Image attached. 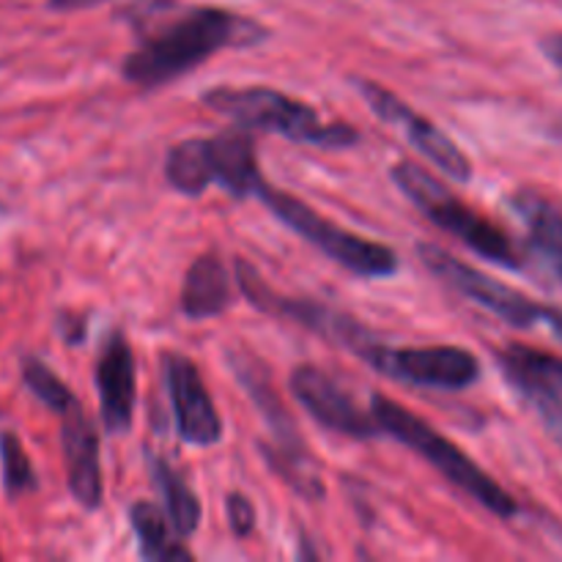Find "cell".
Listing matches in <instances>:
<instances>
[{
	"mask_svg": "<svg viewBox=\"0 0 562 562\" xmlns=\"http://www.w3.org/2000/svg\"><path fill=\"white\" fill-rule=\"evenodd\" d=\"M263 38V27L234 11L198 5L148 33L121 64L126 82L157 88L179 80L214 53L228 47H250Z\"/></svg>",
	"mask_w": 562,
	"mask_h": 562,
	"instance_id": "cell-1",
	"label": "cell"
},
{
	"mask_svg": "<svg viewBox=\"0 0 562 562\" xmlns=\"http://www.w3.org/2000/svg\"><path fill=\"white\" fill-rule=\"evenodd\" d=\"M214 113L236 121L245 130H261L269 135L289 137L302 146L349 148L360 140V132L349 124H324L311 104L274 91L267 86H217L201 97Z\"/></svg>",
	"mask_w": 562,
	"mask_h": 562,
	"instance_id": "cell-2",
	"label": "cell"
},
{
	"mask_svg": "<svg viewBox=\"0 0 562 562\" xmlns=\"http://www.w3.org/2000/svg\"><path fill=\"white\" fill-rule=\"evenodd\" d=\"M371 412L384 434H390V437L398 439L401 445L415 450V453L420 456V459H426L445 481L453 483V486L461 488L464 494H470V497L475 499L477 505H483L488 514L499 516V519H510V516L519 514L516 499L510 497V494L505 492L481 464H475L459 445L450 442V439L445 437V434H439L434 426H428L423 417L412 415L406 406H401L398 401L387 398V395L382 393H376L371 398Z\"/></svg>",
	"mask_w": 562,
	"mask_h": 562,
	"instance_id": "cell-3",
	"label": "cell"
},
{
	"mask_svg": "<svg viewBox=\"0 0 562 562\" xmlns=\"http://www.w3.org/2000/svg\"><path fill=\"white\" fill-rule=\"evenodd\" d=\"M165 179L176 192L190 198L203 195L212 184L234 198H258L267 184L258 168L256 140L245 126L170 146L165 154Z\"/></svg>",
	"mask_w": 562,
	"mask_h": 562,
	"instance_id": "cell-4",
	"label": "cell"
},
{
	"mask_svg": "<svg viewBox=\"0 0 562 562\" xmlns=\"http://www.w3.org/2000/svg\"><path fill=\"white\" fill-rule=\"evenodd\" d=\"M390 179L395 181L406 201L415 203L434 225L453 234L456 239L464 241L472 252H477L486 261L497 263L505 269H521V256L514 241L499 231L497 225L488 223L477 212H472L461 198H456L442 181L417 162H398L390 168Z\"/></svg>",
	"mask_w": 562,
	"mask_h": 562,
	"instance_id": "cell-5",
	"label": "cell"
},
{
	"mask_svg": "<svg viewBox=\"0 0 562 562\" xmlns=\"http://www.w3.org/2000/svg\"><path fill=\"white\" fill-rule=\"evenodd\" d=\"M258 198L267 203L274 217L283 220L307 245L316 247L322 256H327L338 267L355 272L357 278H390V274L398 272V256H395V250H390L382 241L362 239V236L340 228V225L322 217L316 209L307 206L305 201H300L291 192L274 190L272 184H263Z\"/></svg>",
	"mask_w": 562,
	"mask_h": 562,
	"instance_id": "cell-6",
	"label": "cell"
},
{
	"mask_svg": "<svg viewBox=\"0 0 562 562\" xmlns=\"http://www.w3.org/2000/svg\"><path fill=\"white\" fill-rule=\"evenodd\" d=\"M417 256H420L423 267H426L434 278L448 283L450 289L464 294L467 300L481 305L483 311L503 318L510 327L536 329L543 324V327L552 329V333L562 340V311L538 305L536 300H530L527 294L516 291L514 285L488 278L486 272L459 261V258L450 256L448 250H442V247L437 245H426V241H423V245H417Z\"/></svg>",
	"mask_w": 562,
	"mask_h": 562,
	"instance_id": "cell-7",
	"label": "cell"
},
{
	"mask_svg": "<svg viewBox=\"0 0 562 562\" xmlns=\"http://www.w3.org/2000/svg\"><path fill=\"white\" fill-rule=\"evenodd\" d=\"M236 283L245 300L250 302L256 311L267 313L274 318H289V322L302 324L311 333L322 335V338L333 340V344L344 346L351 355L362 357L368 346L373 344V335L362 327L357 318L346 316V313L335 311V307L322 305L316 300H302V296H283L261 278L256 267L245 258H236Z\"/></svg>",
	"mask_w": 562,
	"mask_h": 562,
	"instance_id": "cell-8",
	"label": "cell"
},
{
	"mask_svg": "<svg viewBox=\"0 0 562 562\" xmlns=\"http://www.w3.org/2000/svg\"><path fill=\"white\" fill-rule=\"evenodd\" d=\"M382 376L412 387L467 390L481 379V362L459 346H420V349H390L373 340L360 357Z\"/></svg>",
	"mask_w": 562,
	"mask_h": 562,
	"instance_id": "cell-9",
	"label": "cell"
},
{
	"mask_svg": "<svg viewBox=\"0 0 562 562\" xmlns=\"http://www.w3.org/2000/svg\"><path fill=\"white\" fill-rule=\"evenodd\" d=\"M357 91L362 93V99L368 102V108L379 115L387 124L401 126L404 135L409 137L412 146L434 165V168L442 170L448 179L459 181V184H467L472 181V162L464 151L459 148V143L453 137L445 135L434 121H428L426 115L415 113L409 104L401 97H395L393 91H387L384 86L373 80H355Z\"/></svg>",
	"mask_w": 562,
	"mask_h": 562,
	"instance_id": "cell-10",
	"label": "cell"
},
{
	"mask_svg": "<svg viewBox=\"0 0 562 562\" xmlns=\"http://www.w3.org/2000/svg\"><path fill=\"white\" fill-rule=\"evenodd\" d=\"M162 376L179 437L195 448H214L223 439V417L203 382L201 368L190 357L168 351L162 357Z\"/></svg>",
	"mask_w": 562,
	"mask_h": 562,
	"instance_id": "cell-11",
	"label": "cell"
},
{
	"mask_svg": "<svg viewBox=\"0 0 562 562\" xmlns=\"http://www.w3.org/2000/svg\"><path fill=\"white\" fill-rule=\"evenodd\" d=\"M289 390L296 404L322 428L351 439H373L382 434L373 412H362L349 393L316 366H296L289 376Z\"/></svg>",
	"mask_w": 562,
	"mask_h": 562,
	"instance_id": "cell-12",
	"label": "cell"
},
{
	"mask_svg": "<svg viewBox=\"0 0 562 562\" xmlns=\"http://www.w3.org/2000/svg\"><path fill=\"white\" fill-rule=\"evenodd\" d=\"M97 395L104 431L115 437L130 431L137 404V366L130 340L119 329L104 338L102 351H99Z\"/></svg>",
	"mask_w": 562,
	"mask_h": 562,
	"instance_id": "cell-13",
	"label": "cell"
},
{
	"mask_svg": "<svg viewBox=\"0 0 562 562\" xmlns=\"http://www.w3.org/2000/svg\"><path fill=\"white\" fill-rule=\"evenodd\" d=\"M60 426V450H64L66 483L71 497L86 510H97L102 505V456H99V437L93 423L88 420L80 404L71 406Z\"/></svg>",
	"mask_w": 562,
	"mask_h": 562,
	"instance_id": "cell-14",
	"label": "cell"
},
{
	"mask_svg": "<svg viewBox=\"0 0 562 562\" xmlns=\"http://www.w3.org/2000/svg\"><path fill=\"white\" fill-rule=\"evenodd\" d=\"M231 360H234V366L231 368H234V373L239 376V382L245 384L250 398L256 401L258 412H261V417L274 431V439H278L274 448L272 445H263V448L272 450V453L278 456H285V459H311L300 431H296L294 417L289 415V409H285V404L280 401V395L274 393V384L272 379H269L267 368H261L256 360H250V357L245 355L231 357Z\"/></svg>",
	"mask_w": 562,
	"mask_h": 562,
	"instance_id": "cell-15",
	"label": "cell"
},
{
	"mask_svg": "<svg viewBox=\"0 0 562 562\" xmlns=\"http://www.w3.org/2000/svg\"><path fill=\"white\" fill-rule=\"evenodd\" d=\"M499 371L505 373L516 393L532 406L543 420L547 431L562 445V390L532 360V349L527 346H508L497 355Z\"/></svg>",
	"mask_w": 562,
	"mask_h": 562,
	"instance_id": "cell-16",
	"label": "cell"
},
{
	"mask_svg": "<svg viewBox=\"0 0 562 562\" xmlns=\"http://www.w3.org/2000/svg\"><path fill=\"white\" fill-rule=\"evenodd\" d=\"M234 305V280L217 252H203L190 263L181 283V313L190 322H206Z\"/></svg>",
	"mask_w": 562,
	"mask_h": 562,
	"instance_id": "cell-17",
	"label": "cell"
},
{
	"mask_svg": "<svg viewBox=\"0 0 562 562\" xmlns=\"http://www.w3.org/2000/svg\"><path fill=\"white\" fill-rule=\"evenodd\" d=\"M148 467H151L154 483H157L159 494H162L165 499V514H168L170 525H173V532L179 538H190L192 532L201 527V499L192 492L190 483H187L165 459L148 456Z\"/></svg>",
	"mask_w": 562,
	"mask_h": 562,
	"instance_id": "cell-18",
	"label": "cell"
},
{
	"mask_svg": "<svg viewBox=\"0 0 562 562\" xmlns=\"http://www.w3.org/2000/svg\"><path fill=\"white\" fill-rule=\"evenodd\" d=\"M130 525L135 530L137 543H140V558L151 562H176L192 560V552L181 541H173L170 532V519L151 503H132L130 505Z\"/></svg>",
	"mask_w": 562,
	"mask_h": 562,
	"instance_id": "cell-19",
	"label": "cell"
},
{
	"mask_svg": "<svg viewBox=\"0 0 562 562\" xmlns=\"http://www.w3.org/2000/svg\"><path fill=\"white\" fill-rule=\"evenodd\" d=\"M510 203L530 228L532 245L538 250L549 252V256L562 258V214L558 209L543 201V198L532 195V192H519Z\"/></svg>",
	"mask_w": 562,
	"mask_h": 562,
	"instance_id": "cell-20",
	"label": "cell"
},
{
	"mask_svg": "<svg viewBox=\"0 0 562 562\" xmlns=\"http://www.w3.org/2000/svg\"><path fill=\"white\" fill-rule=\"evenodd\" d=\"M20 371H22V382H25L27 393H31L36 401H42V404L47 406L49 412H55V415H66V412L77 404L75 393L66 387L64 379L55 376L42 360H36V357H25Z\"/></svg>",
	"mask_w": 562,
	"mask_h": 562,
	"instance_id": "cell-21",
	"label": "cell"
},
{
	"mask_svg": "<svg viewBox=\"0 0 562 562\" xmlns=\"http://www.w3.org/2000/svg\"><path fill=\"white\" fill-rule=\"evenodd\" d=\"M0 464H3V492L5 497L16 499L27 492H36L38 481L33 472L31 459L22 448L20 437L11 431L0 434Z\"/></svg>",
	"mask_w": 562,
	"mask_h": 562,
	"instance_id": "cell-22",
	"label": "cell"
},
{
	"mask_svg": "<svg viewBox=\"0 0 562 562\" xmlns=\"http://www.w3.org/2000/svg\"><path fill=\"white\" fill-rule=\"evenodd\" d=\"M225 510H228V525L236 538L252 536V530H256V505H252L245 494H228Z\"/></svg>",
	"mask_w": 562,
	"mask_h": 562,
	"instance_id": "cell-23",
	"label": "cell"
},
{
	"mask_svg": "<svg viewBox=\"0 0 562 562\" xmlns=\"http://www.w3.org/2000/svg\"><path fill=\"white\" fill-rule=\"evenodd\" d=\"M532 360H536V366L541 368V371L547 373V376L552 379V382L562 390V360H560V357L543 355V351L532 349Z\"/></svg>",
	"mask_w": 562,
	"mask_h": 562,
	"instance_id": "cell-24",
	"label": "cell"
},
{
	"mask_svg": "<svg viewBox=\"0 0 562 562\" xmlns=\"http://www.w3.org/2000/svg\"><path fill=\"white\" fill-rule=\"evenodd\" d=\"M541 49H543V55L549 58V64H552L554 69L562 75V33H552V36L543 38Z\"/></svg>",
	"mask_w": 562,
	"mask_h": 562,
	"instance_id": "cell-25",
	"label": "cell"
},
{
	"mask_svg": "<svg viewBox=\"0 0 562 562\" xmlns=\"http://www.w3.org/2000/svg\"><path fill=\"white\" fill-rule=\"evenodd\" d=\"M47 3L60 11H77V9H91V5L104 3V0H47Z\"/></svg>",
	"mask_w": 562,
	"mask_h": 562,
	"instance_id": "cell-26",
	"label": "cell"
},
{
	"mask_svg": "<svg viewBox=\"0 0 562 562\" xmlns=\"http://www.w3.org/2000/svg\"><path fill=\"white\" fill-rule=\"evenodd\" d=\"M60 333H64V338L69 340L71 346L75 344H80L82 340V335H86V324L82 322H60Z\"/></svg>",
	"mask_w": 562,
	"mask_h": 562,
	"instance_id": "cell-27",
	"label": "cell"
}]
</instances>
